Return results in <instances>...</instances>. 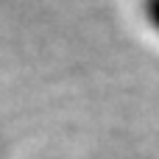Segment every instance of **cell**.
<instances>
[{
  "label": "cell",
  "instance_id": "cell-1",
  "mask_svg": "<svg viewBox=\"0 0 159 159\" xmlns=\"http://www.w3.org/2000/svg\"><path fill=\"white\" fill-rule=\"evenodd\" d=\"M145 17H148V22L159 31V0H145Z\"/></svg>",
  "mask_w": 159,
  "mask_h": 159
}]
</instances>
